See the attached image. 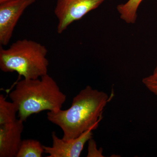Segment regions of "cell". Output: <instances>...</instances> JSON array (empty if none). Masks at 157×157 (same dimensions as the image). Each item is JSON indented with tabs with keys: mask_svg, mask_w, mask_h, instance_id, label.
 I'll return each instance as SVG.
<instances>
[{
	"mask_svg": "<svg viewBox=\"0 0 157 157\" xmlns=\"http://www.w3.org/2000/svg\"><path fill=\"white\" fill-rule=\"evenodd\" d=\"M111 98L107 93L87 86L73 98L69 109L49 111L47 119L62 129L63 140L74 139L88 130L97 128Z\"/></svg>",
	"mask_w": 157,
	"mask_h": 157,
	"instance_id": "obj_1",
	"label": "cell"
},
{
	"mask_svg": "<svg viewBox=\"0 0 157 157\" xmlns=\"http://www.w3.org/2000/svg\"><path fill=\"white\" fill-rule=\"evenodd\" d=\"M9 96L18 107V117L23 122L42 111H58L67 99V96L48 74L40 79L24 78L18 81Z\"/></svg>",
	"mask_w": 157,
	"mask_h": 157,
	"instance_id": "obj_2",
	"label": "cell"
},
{
	"mask_svg": "<svg viewBox=\"0 0 157 157\" xmlns=\"http://www.w3.org/2000/svg\"><path fill=\"white\" fill-rule=\"evenodd\" d=\"M45 46L24 39L14 42L7 49L0 48V69L16 72L25 79H37L48 74L49 63Z\"/></svg>",
	"mask_w": 157,
	"mask_h": 157,
	"instance_id": "obj_3",
	"label": "cell"
},
{
	"mask_svg": "<svg viewBox=\"0 0 157 157\" xmlns=\"http://www.w3.org/2000/svg\"><path fill=\"white\" fill-rule=\"evenodd\" d=\"M106 0H57L54 14L58 21L57 32L62 34L73 22L98 9Z\"/></svg>",
	"mask_w": 157,
	"mask_h": 157,
	"instance_id": "obj_4",
	"label": "cell"
},
{
	"mask_svg": "<svg viewBox=\"0 0 157 157\" xmlns=\"http://www.w3.org/2000/svg\"><path fill=\"white\" fill-rule=\"evenodd\" d=\"M36 0H14L0 4V44L10 42L18 20L28 8Z\"/></svg>",
	"mask_w": 157,
	"mask_h": 157,
	"instance_id": "obj_5",
	"label": "cell"
},
{
	"mask_svg": "<svg viewBox=\"0 0 157 157\" xmlns=\"http://www.w3.org/2000/svg\"><path fill=\"white\" fill-rule=\"evenodd\" d=\"M93 131L90 129L77 138L68 140L60 139L52 132V146L43 145L45 153L49 155L48 157H79L85 144L92 137Z\"/></svg>",
	"mask_w": 157,
	"mask_h": 157,
	"instance_id": "obj_6",
	"label": "cell"
},
{
	"mask_svg": "<svg viewBox=\"0 0 157 157\" xmlns=\"http://www.w3.org/2000/svg\"><path fill=\"white\" fill-rule=\"evenodd\" d=\"M23 121H14L0 125V157H16L22 140Z\"/></svg>",
	"mask_w": 157,
	"mask_h": 157,
	"instance_id": "obj_7",
	"label": "cell"
},
{
	"mask_svg": "<svg viewBox=\"0 0 157 157\" xmlns=\"http://www.w3.org/2000/svg\"><path fill=\"white\" fill-rule=\"evenodd\" d=\"M143 1L128 0L124 4L118 5L117 9L121 19L129 24H135L137 19V10Z\"/></svg>",
	"mask_w": 157,
	"mask_h": 157,
	"instance_id": "obj_8",
	"label": "cell"
},
{
	"mask_svg": "<svg viewBox=\"0 0 157 157\" xmlns=\"http://www.w3.org/2000/svg\"><path fill=\"white\" fill-rule=\"evenodd\" d=\"M43 153V145L39 141L26 139L22 140L16 157H42Z\"/></svg>",
	"mask_w": 157,
	"mask_h": 157,
	"instance_id": "obj_9",
	"label": "cell"
},
{
	"mask_svg": "<svg viewBox=\"0 0 157 157\" xmlns=\"http://www.w3.org/2000/svg\"><path fill=\"white\" fill-rule=\"evenodd\" d=\"M18 111V107L15 103L7 101L3 95H0V125L17 119L16 114Z\"/></svg>",
	"mask_w": 157,
	"mask_h": 157,
	"instance_id": "obj_10",
	"label": "cell"
},
{
	"mask_svg": "<svg viewBox=\"0 0 157 157\" xmlns=\"http://www.w3.org/2000/svg\"><path fill=\"white\" fill-rule=\"evenodd\" d=\"M87 157H103V149H98L96 141L92 137L89 140Z\"/></svg>",
	"mask_w": 157,
	"mask_h": 157,
	"instance_id": "obj_11",
	"label": "cell"
},
{
	"mask_svg": "<svg viewBox=\"0 0 157 157\" xmlns=\"http://www.w3.org/2000/svg\"><path fill=\"white\" fill-rule=\"evenodd\" d=\"M142 82L151 92L157 96V78H153L149 75L142 78Z\"/></svg>",
	"mask_w": 157,
	"mask_h": 157,
	"instance_id": "obj_12",
	"label": "cell"
},
{
	"mask_svg": "<svg viewBox=\"0 0 157 157\" xmlns=\"http://www.w3.org/2000/svg\"><path fill=\"white\" fill-rule=\"evenodd\" d=\"M150 76L153 77V78H157V66L155 68V70H154L152 74L151 75H150Z\"/></svg>",
	"mask_w": 157,
	"mask_h": 157,
	"instance_id": "obj_13",
	"label": "cell"
},
{
	"mask_svg": "<svg viewBox=\"0 0 157 157\" xmlns=\"http://www.w3.org/2000/svg\"><path fill=\"white\" fill-rule=\"evenodd\" d=\"M14 1V0H0V4L6 2H10V1Z\"/></svg>",
	"mask_w": 157,
	"mask_h": 157,
	"instance_id": "obj_14",
	"label": "cell"
}]
</instances>
